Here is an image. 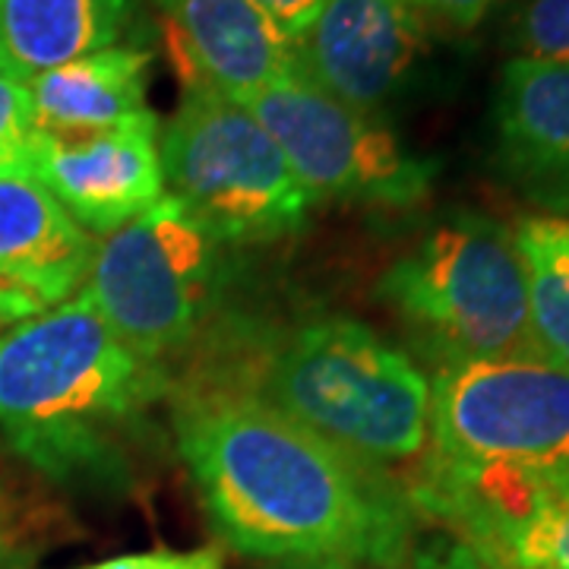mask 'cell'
<instances>
[{"label":"cell","mask_w":569,"mask_h":569,"mask_svg":"<svg viewBox=\"0 0 569 569\" xmlns=\"http://www.w3.org/2000/svg\"><path fill=\"white\" fill-rule=\"evenodd\" d=\"M406 569H493L475 548L459 541L449 531H430L421 535L408 557Z\"/></svg>","instance_id":"obj_22"},{"label":"cell","mask_w":569,"mask_h":569,"mask_svg":"<svg viewBox=\"0 0 569 569\" xmlns=\"http://www.w3.org/2000/svg\"><path fill=\"white\" fill-rule=\"evenodd\" d=\"M507 41L516 58L569 63V0H512Z\"/></svg>","instance_id":"obj_17"},{"label":"cell","mask_w":569,"mask_h":569,"mask_svg":"<svg viewBox=\"0 0 569 569\" xmlns=\"http://www.w3.org/2000/svg\"><path fill=\"white\" fill-rule=\"evenodd\" d=\"M228 282L231 247L164 193L96 241L82 295L133 351L171 367L178 355L209 342Z\"/></svg>","instance_id":"obj_5"},{"label":"cell","mask_w":569,"mask_h":569,"mask_svg":"<svg viewBox=\"0 0 569 569\" xmlns=\"http://www.w3.org/2000/svg\"><path fill=\"white\" fill-rule=\"evenodd\" d=\"M73 569H224V557L219 548L193 550H142V553H123L111 560H99L89 567Z\"/></svg>","instance_id":"obj_21"},{"label":"cell","mask_w":569,"mask_h":569,"mask_svg":"<svg viewBox=\"0 0 569 569\" xmlns=\"http://www.w3.org/2000/svg\"><path fill=\"white\" fill-rule=\"evenodd\" d=\"M497 164L545 216L569 219V63L512 58L493 96Z\"/></svg>","instance_id":"obj_13"},{"label":"cell","mask_w":569,"mask_h":569,"mask_svg":"<svg viewBox=\"0 0 569 569\" xmlns=\"http://www.w3.org/2000/svg\"><path fill=\"white\" fill-rule=\"evenodd\" d=\"M493 569H569V488L512 538Z\"/></svg>","instance_id":"obj_18"},{"label":"cell","mask_w":569,"mask_h":569,"mask_svg":"<svg viewBox=\"0 0 569 569\" xmlns=\"http://www.w3.org/2000/svg\"><path fill=\"white\" fill-rule=\"evenodd\" d=\"M380 298L440 367L538 355L516 234L485 212H452L425 231L383 272Z\"/></svg>","instance_id":"obj_4"},{"label":"cell","mask_w":569,"mask_h":569,"mask_svg":"<svg viewBox=\"0 0 569 569\" xmlns=\"http://www.w3.org/2000/svg\"><path fill=\"white\" fill-rule=\"evenodd\" d=\"M200 383L241 389L367 466H406L430 437V380L402 348L351 317L326 313L282 332L241 329Z\"/></svg>","instance_id":"obj_3"},{"label":"cell","mask_w":569,"mask_h":569,"mask_svg":"<svg viewBox=\"0 0 569 569\" xmlns=\"http://www.w3.org/2000/svg\"><path fill=\"white\" fill-rule=\"evenodd\" d=\"M425 459L569 475V367L538 355L437 367Z\"/></svg>","instance_id":"obj_8"},{"label":"cell","mask_w":569,"mask_h":569,"mask_svg":"<svg viewBox=\"0 0 569 569\" xmlns=\"http://www.w3.org/2000/svg\"><path fill=\"white\" fill-rule=\"evenodd\" d=\"M512 234L526 269L535 351L550 365L569 367V219L526 216Z\"/></svg>","instance_id":"obj_16"},{"label":"cell","mask_w":569,"mask_h":569,"mask_svg":"<svg viewBox=\"0 0 569 569\" xmlns=\"http://www.w3.org/2000/svg\"><path fill=\"white\" fill-rule=\"evenodd\" d=\"M269 569H370V567L342 563V560H298V563H272Z\"/></svg>","instance_id":"obj_25"},{"label":"cell","mask_w":569,"mask_h":569,"mask_svg":"<svg viewBox=\"0 0 569 569\" xmlns=\"http://www.w3.org/2000/svg\"><path fill=\"white\" fill-rule=\"evenodd\" d=\"M174 387L171 367L127 346L82 291L0 332V437L58 488H133Z\"/></svg>","instance_id":"obj_2"},{"label":"cell","mask_w":569,"mask_h":569,"mask_svg":"<svg viewBox=\"0 0 569 569\" xmlns=\"http://www.w3.org/2000/svg\"><path fill=\"white\" fill-rule=\"evenodd\" d=\"M171 433L209 526L241 557L406 569L421 538V516L392 471L250 392L200 380L174 387Z\"/></svg>","instance_id":"obj_1"},{"label":"cell","mask_w":569,"mask_h":569,"mask_svg":"<svg viewBox=\"0 0 569 569\" xmlns=\"http://www.w3.org/2000/svg\"><path fill=\"white\" fill-rule=\"evenodd\" d=\"M408 7L427 22V29L443 32H475L500 0H406Z\"/></svg>","instance_id":"obj_23"},{"label":"cell","mask_w":569,"mask_h":569,"mask_svg":"<svg viewBox=\"0 0 569 569\" xmlns=\"http://www.w3.org/2000/svg\"><path fill=\"white\" fill-rule=\"evenodd\" d=\"M241 104L279 142L310 203L408 209L433 187L437 162L411 156L383 118L326 96L298 67Z\"/></svg>","instance_id":"obj_7"},{"label":"cell","mask_w":569,"mask_h":569,"mask_svg":"<svg viewBox=\"0 0 569 569\" xmlns=\"http://www.w3.org/2000/svg\"><path fill=\"white\" fill-rule=\"evenodd\" d=\"M32 567V526L20 493L0 475V569Z\"/></svg>","instance_id":"obj_20"},{"label":"cell","mask_w":569,"mask_h":569,"mask_svg":"<svg viewBox=\"0 0 569 569\" xmlns=\"http://www.w3.org/2000/svg\"><path fill=\"white\" fill-rule=\"evenodd\" d=\"M36 137L39 127L26 82L0 77V178L32 174Z\"/></svg>","instance_id":"obj_19"},{"label":"cell","mask_w":569,"mask_h":569,"mask_svg":"<svg viewBox=\"0 0 569 569\" xmlns=\"http://www.w3.org/2000/svg\"><path fill=\"white\" fill-rule=\"evenodd\" d=\"M253 3L282 29L291 44L305 36V29L313 22L317 10L323 7V0H253Z\"/></svg>","instance_id":"obj_24"},{"label":"cell","mask_w":569,"mask_h":569,"mask_svg":"<svg viewBox=\"0 0 569 569\" xmlns=\"http://www.w3.org/2000/svg\"><path fill=\"white\" fill-rule=\"evenodd\" d=\"M96 238L36 174L0 178V323H20L77 298Z\"/></svg>","instance_id":"obj_11"},{"label":"cell","mask_w":569,"mask_h":569,"mask_svg":"<svg viewBox=\"0 0 569 569\" xmlns=\"http://www.w3.org/2000/svg\"><path fill=\"white\" fill-rule=\"evenodd\" d=\"M162 121L146 111L102 133L36 137L32 174L96 241L121 231L164 197Z\"/></svg>","instance_id":"obj_10"},{"label":"cell","mask_w":569,"mask_h":569,"mask_svg":"<svg viewBox=\"0 0 569 569\" xmlns=\"http://www.w3.org/2000/svg\"><path fill=\"white\" fill-rule=\"evenodd\" d=\"M149 51L114 44L26 82L39 133L86 137L140 118L149 111Z\"/></svg>","instance_id":"obj_14"},{"label":"cell","mask_w":569,"mask_h":569,"mask_svg":"<svg viewBox=\"0 0 569 569\" xmlns=\"http://www.w3.org/2000/svg\"><path fill=\"white\" fill-rule=\"evenodd\" d=\"M133 0H0V77L32 82L63 63L114 48Z\"/></svg>","instance_id":"obj_15"},{"label":"cell","mask_w":569,"mask_h":569,"mask_svg":"<svg viewBox=\"0 0 569 569\" xmlns=\"http://www.w3.org/2000/svg\"><path fill=\"white\" fill-rule=\"evenodd\" d=\"M164 193L228 247L276 244L307 224L310 200L279 142L244 104L212 86L183 89L159 130Z\"/></svg>","instance_id":"obj_6"},{"label":"cell","mask_w":569,"mask_h":569,"mask_svg":"<svg viewBox=\"0 0 569 569\" xmlns=\"http://www.w3.org/2000/svg\"><path fill=\"white\" fill-rule=\"evenodd\" d=\"M430 58V29L406 0H323L295 41V67L326 96L383 118Z\"/></svg>","instance_id":"obj_9"},{"label":"cell","mask_w":569,"mask_h":569,"mask_svg":"<svg viewBox=\"0 0 569 569\" xmlns=\"http://www.w3.org/2000/svg\"><path fill=\"white\" fill-rule=\"evenodd\" d=\"M183 89L212 86L241 102L295 70V44L253 0H152Z\"/></svg>","instance_id":"obj_12"}]
</instances>
